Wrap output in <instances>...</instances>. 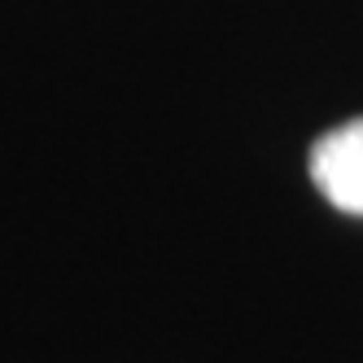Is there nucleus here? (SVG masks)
I'll return each instance as SVG.
<instances>
[{
  "label": "nucleus",
  "mask_w": 363,
  "mask_h": 363,
  "mask_svg": "<svg viewBox=\"0 0 363 363\" xmlns=\"http://www.w3.org/2000/svg\"><path fill=\"white\" fill-rule=\"evenodd\" d=\"M311 179L328 206L363 215V118L324 132L311 149Z\"/></svg>",
  "instance_id": "nucleus-1"
}]
</instances>
